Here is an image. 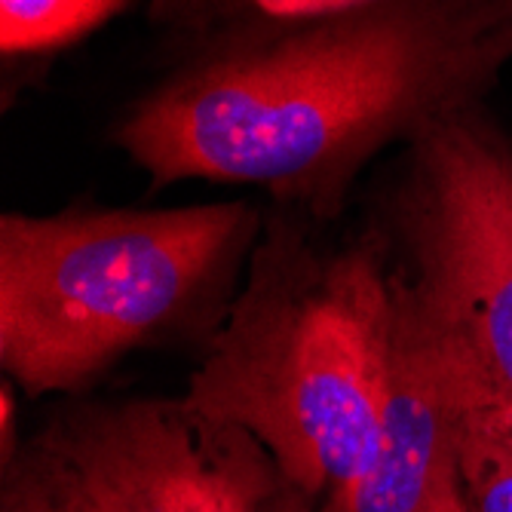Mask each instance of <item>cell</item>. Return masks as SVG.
Instances as JSON below:
<instances>
[{
	"mask_svg": "<svg viewBox=\"0 0 512 512\" xmlns=\"http://www.w3.org/2000/svg\"><path fill=\"white\" fill-rule=\"evenodd\" d=\"M151 25L160 56L108 142L154 191L246 184L319 221L512 65V0H151Z\"/></svg>",
	"mask_w": 512,
	"mask_h": 512,
	"instance_id": "obj_1",
	"label": "cell"
},
{
	"mask_svg": "<svg viewBox=\"0 0 512 512\" xmlns=\"http://www.w3.org/2000/svg\"><path fill=\"white\" fill-rule=\"evenodd\" d=\"M399 276L384 234L267 203L227 316L181 399L252 433L319 512L378 448Z\"/></svg>",
	"mask_w": 512,
	"mask_h": 512,
	"instance_id": "obj_2",
	"label": "cell"
},
{
	"mask_svg": "<svg viewBox=\"0 0 512 512\" xmlns=\"http://www.w3.org/2000/svg\"><path fill=\"white\" fill-rule=\"evenodd\" d=\"M264 209L65 206L0 215V365L25 396L77 393L138 347L218 332Z\"/></svg>",
	"mask_w": 512,
	"mask_h": 512,
	"instance_id": "obj_3",
	"label": "cell"
},
{
	"mask_svg": "<svg viewBox=\"0 0 512 512\" xmlns=\"http://www.w3.org/2000/svg\"><path fill=\"white\" fill-rule=\"evenodd\" d=\"M362 218L512 399V123L491 102L430 123L368 175Z\"/></svg>",
	"mask_w": 512,
	"mask_h": 512,
	"instance_id": "obj_4",
	"label": "cell"
},
{
	"mask_svg": "<svg viewBox=\"0 0 512 512\" xmlns=\"http://www.w3.org/2000/svg\"><path fill=\"white\" fill-rule=\"evenodd\" d=\"M46 427L71 457L89 512H319L252 433L184 399L71 402Z\"/></svg>",
	"mask_w": 512,
	"mask_h": 512,
	"instance_id": "obj_5",
	"label": "cell"
},
{
	"mask_svg": "<svg viewBox=\"0 0 512 512\" xmlns=\"http://www.w3.org/2000/svg\"><path fill=\"white\" fill-rule=\"evenodd\" d=\"M396 276V335L378 448L350 494L322 512H424L454 460L442 319L399 270Z\"/></svg>",
	"mask_w": 512,
	"mask_h": 512,
	"instance_id": "obj_6",
	"label": "cell"
},
{
	"mask_svg": "<svg viewBox=\"0 0 512 512\" xmlns=\"http://www.w3.org/2000/svg\"><path fill=\"white\" fill-rule=\"evenodd\" d=\"M129 0H0L4 62L46 56L120 16Z\"/></svg>",
	"mask_w": 512,
	"mask_h": 512,
	"instance_id": "obj_7",
	"label": "cell"
},
{
	"mask_svg": "<svg viewBox=\"0 0 512 512\" xmlns=\"http://www.w3.org/2000/svg\"><path fill=\"white\" fill-rule=\"evenodd\" d=\"M0 512H89L80 476L50 427L22 439L4 463Z\"/></svg>",
	"mask_w": 512,
	"mask_h": 512,
	"instance_id": "obj_8",
	"label": "cell"
},
{
	"mask_svg": "<svg viewBox=\"0 0 512 512\" xmlns=\"http://www.w3.org/2000/svg\"><path fill=\"white\" fill-rule=\"evenodd\" d=\"M448 390H451V445H454L463 494H467L473 512H512V457L488 433L476 411L467 402H460V396L451 387V375H448Z\"/></svg>",
	"mask_w": 512,
	"mask_h": 512,
	"instance_id": "obj_9",
	"label": "cell"
},
{
	"mask_svg": "<svg viewBox=\"0 0 512 512\" xmlns=\"http://www.w3.org/2000/svg\"><path fill=\"white\" fill-rule=\"evenodd\" d=\"M13 387L16 384L7 378L4 390H0V463H7L13 457V451L19 448V442H22V439H16V427H13V411H16Z\"/></svg>",
	"mask_w": 512,
	"mask_h": 512,
	"instance_id": "obj_10",
	"label": "cell"
}]
</instances>
